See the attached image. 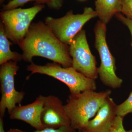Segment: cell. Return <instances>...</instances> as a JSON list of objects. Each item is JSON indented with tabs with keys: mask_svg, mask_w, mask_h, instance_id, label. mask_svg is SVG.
<instances>
[{
	"mask_svg": "<svg viewBox=\"0 0 132 132\" xmlns=\"http://www.w3.org/2000/svg\"><path fill=\"white\" fill-rule=\"evenodd\" d=\"M19 45L22 52V60L26 62L31 63L34 57H40L64 67H72L69 46L58 39L43 22L32 23Z\"/></svg>",
	"mask_w": 132,
	"mask_h": 132,
	"instance_id": "cell-1",
	"label": "cell"
},
{
	"mask_svg": "<svg viewBox=\"0 0 132 132\" xmlns=\"http://www.w3.org/2000/svg\"><path fill=\"white\" fill-rule=\"evenodd\" d=\"M111 93L110 90L99 92L86 90L69 95L64 107L71 126L81 132L88 122L97 114Z\"/></svg>",
	"mask_w": 132,
	"mask_h": 132,
	"instance_id": "cell-2",
	"label": "cell"
},
{
	"mask_svg": "<svg viewBox=\"0 0 132 132\" xmlns=\"http://www.w3.org/2000/svg\"><path fill=\"white\" fill-rule=\"evenodd\" d=\"M27 70L31 72L27 79L35 73L51 76L65 84L71 94H76L86 90L95 91L97 89L95 80L86 77L72 67H64L54 62L47 63L44 65L32 62L27 66Z\"/></svg>",
	"mask_w": 132,
	"mask_h": 132,
	"instance_id": "cell-3",
	"label": "cell"
},
{
	"mask_svg": "<svg viewBox=\"0 0 132 132\" xmlns=\"http://www.w3.org/2000/svg\"><path fill=\"white\" fill-rule=\"evenodd\" d=\"M97 16L95 10L90 7H86L81 14H74L73 11L70 10L61 18L47 16L45 18V23L58 39L69 46L84 25Z\"/></svg>",
	"mask_w": 132,
	"mask_h": 132,
	"instance_id": "cell-4",
	"label": "cell"
},
{
	"mask_svg": "<svg viewBox=\"0 0 132 132\" xmlns=\"http://www.w3.org/2000/svg\"><path fill=\"white\" fill-rule=\"evenodd\" d=\"M95 47L98 52L101 65L98 68V75L102 83L114 89L119 88L123 80L116 74L115 60L113 56L106 41V25L101 21H97L94 28Z\"/></svg>",
	"mask_w": 132,
	"mask_h": 132,
	"instance_id": "cell-5",
	"label": "cell"
},
{
	"mask_svg": "<svg viewBox=\"0 0 132 132\" xmlns=\"http://www.w3.org/2000/svg\"><path fill=\"white\" fill-rule=\"evenodd\" d=\"M45 7L38 5L27 9L15 8L3 10L1 13L7 38L19 45L27 33L33 19Z\"/></svg>",
	"mask_w": 132,
	"mask_h": 132,
	"instance_id": "cell-6",
	"label": "cell"
},
{
	"mask_svg": "<svg viewBox=\"0 0 132 132\" xmlns=\"http://www.w3.org/2000/svg\"><path fill=\"white\" fill-rule=\"evenodd\" d=\"M19 69L16 61H10L1 65L0 117L3 118L6 109L10 114L16 106V104H21L26 94L23 91H16L15 88V76Z\"/></svg>",
	"mask_w": 132,
	"mask_h": 132,
	"instance_id": "cell-7",
	"label": "cell"
},
{
	"mask_svg": "<svg viewBox=\"0 0 132 132\" xmlns=\"http://www.w3.org/2000/svg\"><path fill=\"white\" fill-rule=\"evenodd\" d=\"M72 58V67L87 78L95 80L98 78L97 61L88 43L86 31L81 30L75 36L69 45Z\"/></svg>",
	"mask_w": 132,
	"mask_h": 132,
	"instance_id": "cell-8",
	"label": "cell"
},
{
	"mask_svg": "<svg viewBox=\"0 0 132 132\" xmlns=\"http://www.w3.org/2000/svg\"><path fill=\"white\" fill-rule=\"evenodd\" d=\"M41 121L45 128L56 129L71 125L62 101L59 97L53 95L46 97Z\"/></svg>",
	"mask_w": 132,
	"mask_h": 132,
	"instance_id": "cell-9",
	"label": "cell"
},
{
	"mask_svg": "<svg viewBox=\"0 0 132 132\" xmlns=\"http://www.w3.org/2000/svg\"><path fill=\"white\" fill-rule=\"evenodd\" d=\"M45 98L46 97L40 95L31 104L16 106L10 114V118L24 121L36 130L44 129L45 128L42 122L41 114Z\"/></svg>",
	"mask_w": 132,
	"mask_h": 132,
	"instance_id": "cell-10",
	"label": "cell"
},
{
	"mask_svg": "<svg viewBox=\"0 0 132 132\" xmlns=\"http://www.w3.org/2000/svg\"><path fill=\"white\" fill-rule=\"evenodd\" d=\"M116 105L109 97L99 109L95 117L88 122L81 132H108L117 114Z\"/></svg>",
	"mask_w": 132,
	"mask_h": 132,
	"instance_id": "cell-11",
	"label": "cell"
},
{
	"mask_svg": "<svg viewBox=\"0 0 132 132\" xmlns=\"http://www.w3.org/2000/svg\"><path fill=\"white\" fill-rule=\"evenodd\" d=\"M95 6L100 20L106 25L114 15L121 12V0H96Z\"/></svg>",
	"mask_w": 132,
	"mask_h": 132,
	"instance_id": "cell-12",
	"label": "cell"
},
{
	"mask_svg": "<svg viewBox=\"0 0 132 132\" xmlns=\"http://www.w3.org/2000/svg\"><path fill=\"white\" fill-rule=\"evenodd\" d=\"M6 35L4 25L0 24V65L12 61L18 62L22 60V54L18 52H12L10 48L12 43L9 41Z\"/></svg>",
	"mask_w": 132,
	"mask_h": 132,
	"instance_id": "cell-13",
	"label": "cell"
},
{
	"mask_svg": "<svg viewBox=\"0 0 132 132\" xmlns=\"http://www.w3.org/2000/svg\"><path fill=\"white\" fill-rule=\"evenodd\" d=\"M31 1L35 2L39 5L46 4L50 8L56 10L60 9L64 3V0H12L4 6L3 10L14 9Z\"/></svg>",
	"mask_w": 132,
	"mask_h": 132,
	"instance_id": "cell-14",
	"label": "cell"
},
{
	"mask_svg": "<svg viewBox=\"0 0 132 132\" xmlns=\"http://www.w3.org/2000/svg\"><path fill=\"white\" fill-rule=\"evenodd\" d=\"M116 113L117 116L123 118L128 114L132 113V91L125 101L117 105Z\"/></svg>",
	"mask_w": 132,
	"mask_h": 132,
	"instance_id": "cell-15",
	"label": "cell"
},
{
	"mask_svg": "<svg viewBox=\"0 0 132 132\" xmlns=\"http://www.w3.org/2000/svg\"><path fill=\"white\" fill-rule=\"evenodd\" d=\"M123 117L116 116L111 128L108 132H132V130L126 131L123 124Z\"/></svg>",
	"mask_w": 132,
	"mask_h": 132,
	"instance_id": "cell-16",
	"label": "cell"
},
{
	"mask_svg": "<svg viewBox=\"0 0 132 132\" xmlns=\"http://www.w3.org/2000/svg\"><path fill=\"white\" fill-rule=\"evenodd\" d=\"M121 12L132 20V0H121Z\"/></svg>",
	"mask_w": 132,
	"mask_h": 132,
	"instance_id": "cell-17",
	"label": "cell"
},
{
	"mask_svg": "<svg viewBox=\"0 0 132 132\" xmlns=\"http://www.w3.org/2000/svg\"><path fill=\"white\" fill-rule=\"evenodd\" d=\"M33 132H76V130L74 129L71 125L64 126L56 129L51 128H45L40 130H36Z\"/></svg>",
	"mask_w": 132,
	"mask_h": 132,
	"instance_id": "cell-18",
	"label": "cell"
},
{
	"mask_svg": "<svg viewBox=\"0 0 132 132\" xmlns=\"http://www.w3.org/2000/svg\"><path fill=\"white\" fill-rule=\"evenodd\" d=\"M115 15L119 20L122 23L125 24L127 27L130 31V33H131L132 40V20L128 18L127 17H125L123 15L119 13L116 14Z\"/></svg>",
	"mask_w": 132,
	"mask_h": 132,
	"instance_id": "cell-19",
	"label": "cell"
},
{
	"mask_svg": "<svg viewBox=\"0 0 132 132\" xmlns=\"http://www.w3.org/2000/svg\"><path fill=\"white\" fill-rule=\"evenodd\" d=\"M0 132H6L4 128L3 118L0 117Z\"/></svg>",
	"mask_w": 132,
	"mask_h": 132,
	"instance_id": "cell-20",
	"label": "cell"
},
{
	"mask_svg": "<svg viewBox=\"0 0 132 132\" xmlns=\"http://www.w3.org/2000/svg\"><path fill=\"white\" fill-rule=\"evenodd\" d=\"M7 132H27L17 128H11Z\"/></svg>",
	"mask_w": 132,
	"mask_h": 132,
	"instance_id": "cell-21",
	"label": "cell"
},
{
	"mask_svg": "<svg viewBox=\"0 0 132 132\" xmlns=\"http://www.w3.org/2000/svg\"><path fill=\"white\" fill-rule=\"evenodd\" d=\"M5 0H0V3H1V4H2L3 2H4V1Z\"/></svg>",
	"mask_w": 132,
	"mask_h": 132,
	"instance_id": "cell-22",
	"label": "cell"
},
{
	"mask_svg": "<svg viewBox=\"0 0 132 132\" xmlns=\"http://www.w3.org/2000/svg\"><path fill=\"white\" fill-rule=\"evenodd\" d=\"M81 1H82V0H81Z\"/></svg>",
	"mask_w": 132,
	"mask_h": 132,
	"instance_id": "cell-23",
	"label": "cell"
}]
</instances>
